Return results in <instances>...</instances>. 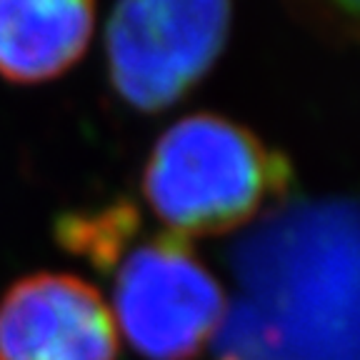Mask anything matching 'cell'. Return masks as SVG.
<instances>
[{
  "instance_id": "3",
  "label": "cell",
  "mask_w": 360,
  "mask_h": 360,
  "mask_svg": "<svg viewBox=\"0 0 360 360\" xmlns=\"http://www.w3.org/2000/svg\"><path fill=\"white\" fill-rule=\"evenodd\" d=\"M110 310L146 360H195L223 326L228 300L191 240L165 233L123 258Z\"/></svg>"
},
{
  "instance_id": "6",
  "label": "cell",
  "mask_w": 360,
  "mask_h": 360,
  "mask_svg": "<svg viewBox=\"0 0 360 360\" xmlns=\"http://www.w3.org/2000/svg\"><path fill=\"white\" fill-rule=\"evenodd\" d=\"M141 220L130 202H118L101 213L65 215L58 223V240L68 250L83 255L101 270H108L120 260L125 240L138 233Z\"/></svg>"
},
{
  "instance_id": "5",
  "label": "cell",
  "mask_w": 360,
  "mask_h": 360,
  "mask_svg": "<svg viewBox=\"0 0 360 360\" xmlns=\"http://www.w3.org/2000/svg\"><path fill=\"white\" fill-rule=\"evenodd\" d=\"M93 25L96 0H0V75L56 78L85 53Z\"/></svg>"
},
{
  "instance_id": "7",
  "label": "cell",
  "mask_w": 360,
  "mask_h": 360,
  "mask_svg": "<svg viewBox=\"0 0 360 360\" xmlns=\"http://www.w3.org/2000/svg\"><path fill=\"white\" fill-rule=\"evenodd\" d=\"M292 15L335 43L358 38V0H283Z\"/></svg>"
},
{
  "instance_id": "2",
  "label": "cell",
  "mask_w": 360,
  "mask_h": 360,
  "mask_svg": "<svg viewBox=\"0 0 360 360\" xmlns=\"http://www.w3.org/2000/svg\"><path fill=\"white\" fill-rule=\"evenodd\" d=\"M233 0H118L105 30L110 80L138 110H160L208 73L231 30Z\"/></svg>"
},
{
  "instance_id": "4",
  "label": "cell",
  "mask_w": 360,
  "mask_h": 360,
  "mask_svg": "<svg viewBox=\"0 0 360 360\" xmlns=\"http://www.w3.org/2000/svg\"><path fill=\"white\" fill-rule=\"evenodd\" d=\"M118 326L103 295L70 273H35L0 300V360H115Z\"/></svg>"
},
{
  "instance_id": "1",
  "label": "cell",
  "mask_w": 360,
  "mask_h": 360,
  "mask_svg": "<svg viewBox=\"0 0 360 360\" xmlns=\"http://www.w3.org/2000/svg\"><path fill=\"white\" fill-rule=\"evenodd\" d=\"M290 178V163L253 130L195 112L158 138L143 170V195L175 236H220L278 200Z\"/></svg>"
}]
</instances>
